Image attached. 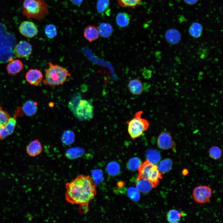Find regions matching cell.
<instances>
[{"mask_svg":"<svg viewBox=\"0 0 223 223\" xmlns=\"http://www.w3.org/2000/svg\"><path fill=\"white\" fill-rule=\"evenodd\" d=\"M84 0H71L72 3L77 6H80Z\"/></svg>","mask_w":223,"mask_h":223,"instance_id":"obj_38","label":"cell"},{"mask_svg":"<svg viewBox=\"0 0 223 223\" xmlns=\"http://www.w3.org/2000/svg\"><path fill=\"white\" fill-rule=\"evenodd\" d=\"M199 0H184V1L187 4L192 5L196 3Z\"/></svg>","mask_w":223,"mask_h":223,"instance_id":"obj_37","label":"cell"},{"mask_svg":"<svg viewBox=\"0 0 223 223\" xmlns=\"http://www.w3.org/2000/svg\"><path fill=\"white\" fill-rule=\"evenodd\" d=\"M212 194V190L206 186H199L193 190V196L194 200L198 203H204L208 202Z\"/></svg>","mask_w":223,"mask_h":223,"instance_id":"obj_7","label":"cell"},{"mask_svg":"<svg viewBox=\"0 0 223 223\" xmlns=\"http://www.w3.org/2000/svg\"><path fill=\"white\" fill-rule=\"evenodd\" d=\"M127 193L129 198L134 201H138L140 197V194L138 190L135 187H130L129 188Z\"/></svg>","mask_w":223,"mask_h":223,"instance_id":"obj_33","label":"cell"},{"mask_svg":"<svg viewBox=\"0 0 223 223\" xmlns=\"http://www.w3.org/2000/svg\"><path fill=\"white\" fill-rule=\"evenodd\" d=\"M136 187L138 190L143 193H146L150 191L152 187L151 183L148 180L141 179L138 180Z\"/></svg>","mask_w":223,"mask_h":223,"instance_id":"obj_21","label":"cell"},{"mask_svg":"<svg viewBox=\"0 0 223 223\" xmlns=\"http://www.w3.org/2000/svg\"><path fill=\"white\" fill-rule=\"evenodd\" d=\"M80 120H87L92 119L94 115L93 106L90 100L81 99L73 112Z\"/></svg>","mask_w":223,"mask_h":223,"instance_id":"obj_6","label":"cell"},{"mask_svg":"<svg viewBox=\"0 0 223 223\" xmlns=\"http://www.w3.org/2000/svg\"><path fill=\"white\" fill-rule=\"evenodd\" d=\"M19 30L20 33L23 36L32 38L37 34L38 30L35 24L30 21H24L20 24Z\"/></svg>","mask_w":223,"mask_h":223,"instance_id":"obj_8","label":"cell"},{"mask_svg":"<svg viewBox=\"0 0 223 223\" xmlns=\"http://www.w3.org/2000/svg\"><path fill=\"white\" fill-rule=\"evenodd\" d=\"M1 127V125H0V128Z\"/></svg>","mask_w":223,"mask_h":223,"instance_id":"obj_39","label":"cell"},{"mask_svg":"<svg viewBox=\"0 0 223 223\" xmlns=\"http://www.w3.org/2000/svg\"><path fill=\"white\" fill-rule=\"evenodd\" d=\"M49 67L45 70L44 84L46 85L56 86L62 85L67 81L71 74L65 68L51 62L48 63Z\"/></svg>","mask_w":223,"mask_h":223,"instance_id":"obj_3","label":"cell"},{"mask_svg":"<svg viewBox=\"0 0 223 223\" xmlns=\"http://www.w3.org/2000/svg\"><path fill=\"white\" fill-rule=\"evenodd\" d=\"M45 33L49 38H53L57 35V30L56 26L52 24L47 25L45 28Z\"/></svg>","mask_w":223,"mask_h":223,"instance_id":"obj_31","label":"cell"},{"mask_svg":"<svg viewBox=\"0 0 223 223\" xmlns=\"http://www.w3.org/2000/svg\"><path fill=\"white\" fill-rule=\"evenodd\" d=\"M32 47L28 42L22 41L15 47L14 52L15 56L20 58H25L29 56L32 53Z\"/></svg>","mask_w":223,"mask_h":223,"instance_id":"obj_9","label":"cell"},{"mask_svg":"<svg viewBox=\"0 0 223 223\" xmlns=\"http://www.w3.org/2000/svg\"><path fill=\"white\" fill-rule=\"evenodd\" d=\"M142 164L140 160L137 157H133L129 161L127 166L130 170L134 171L139 168Z\"/></svg>","mask_w":223,"mask_h":223,"instance_id":"obj_30","label":"cell"},{"mask_svg":"<svg viewBox=\"0 0 223 223\" xmlns=\"http://www.w3.org/2000/svg\"><path fill=\"white\" fill-rule=\"evenodd\" d=\"M43 75L42 72L36 69H29L26 73L25 78L30 85H38L41 82Z\"/></svg>","mask_w":223,"mask_h":223,"instance_id":"obj_11","label":"cell"},{"mask_svg":"<svg viewBox=\"0 0 223 223\" xmlns=\"http://www.w3.org/2000/svg\"><path fill=\"white\" fill-rule=\"evenodd\" d=\"M81 99V96L79 95H77L74 96L69 102L68 107L73 112H74Z\"/></svg>","mask_w":223,"mask_h":223,"instance_id":"obj_36","label":"cell"},{"mask_svg":"<svg viewBox=\"0 0 223 223\" xmlns=\"http://www.w3.org/2000/svg\"><path fill=\"white\" fill-rule=\"evenodd\" d=\"M203 27L202 25L197 22L193 23L190 26L189 32L193 37L198 38L200 37L202 34Z\"/></svg>","mask_w":223,"mask_h":223,"instance_id":"obj_20","label":"cell"},{"mask_svg":"<svg viewBox=\"0 0 223 223\" xmlns=\"http://www.w3.org/2000/svg\"><path fill=\"white\" fill-rule=\"evenodd\" d=\"M99 35L103 37L107 38L110 36L113 32L112 26L107 23L101 24L98 28Z\"/></svg>","mask_w":223,"mask_h":223,"instance_id":"obj_19","label":"cell"},{"mask_svg":"<svg viewBox=\"0 0 223 223\" xmlns=\"http://www.w3.org/2000/svg\"><path fill=\"white\" fill-rule=\"evenodd\" d=\"M96 188L90 176L78 175L66 184L65 199L70 203L88 207L96 195Z\"/></svg>","mask_w":223,"mask_h":223,"instance_id":"obj_1","label":"cell"},{"mask_svg":"<svg viewBox=\"0 0 223 223\" xmlns=\"http://www.w3.org/2000/svg\"><path fill=\"white\" fill-rule=\"evenodd\" d=\"M146 157L148 161L155 164L158 163L160 160L161 155L160 152L156 150L149 149L147 151Z\"/></svg>","mask_w":223,"mask_h":223,"instance_id":"obj_23","label":"cell"},{"mask_svg":"<svg viewBox=\"0 0 223 223\" xmlns=\"http://www.w3.org/2000/svg\"><path fill=\"white\" fill-rule=\"evenodd\" d=\"M17 124L15 117H10L7 123L0 128V139H3L14 131Z\"/></svg>","mask_w":223,"mask_h":223,"instance_id":"obj_12","label":"cell"},{"mask_svg":"<svg viewBox=\"0 0 223 223\" xmlns=\"http://www.w3.org/2000/svg\"><path fill=\"white\" fill-rule=\"evenodd\" d=\"M142 111L137 112L130 120L126 121L129 134L133 140L141 136L149 126V121L142 117Z\"/></svg>","mask_w":223,"mask_h":223,"instance_id":"obj_4","label":"cell"},{"mask_svg":"<svg viewBox=\"0 0 223 223\" xmlns=\"http://www.w3.org/2000/svg\"><path fill=\"white\" fill-rule=\"evenodd\" d=\"M162 178L161 174L157 166L147 160L141 164L138 168L137 180H146L151 183L153 187H156L158 186L160 180Z\"/></svg>","mask_w":223,"mask_h":223,"instance_id":"obj_5","label":"cell"},{"mask_svg":"<svg viewBox=\"0 0 223 223\" xmlns=\"http://www.w3.org/2000/svg\"><path fill=\"white\" fill-rule=\"evenodd\" d=\"M42 147L41 143L37 139L31 141L27 146V153L30 156L33 157L38 155L42 152Z\"/></svg>","mask_w":223,"mask_h":223,"instance_id":"obj_15","label":"cell"},{"mask_svg":"<svg viewBox=\"0 0 223 223\" xmlns=\"http://www.w3.org/2000/svg\"><path fill=\"white\" fill-rule=\"evenodd\" d=\"M181 214L178 210L172 209L169 211L167 214V219L168 221L171 223L178 222L180 220Z\"/></svg>","mask_w":223,"mask_h":223,"instance_id":"obj_26","label":"cell"},{"mask_svg":"<svg viewBox=\"0 0 223 223\" xmlns=\"http://www.w3.org/2000/svg\"><path fill=\"white\" fill-rule=\"evenodd\" d=\"M24 65L19 59H11L7 64V70L8 73L15 75L19 73L23 69Z\"/></svg>","mask_w":223,"mask_h":223,"instance_id":"obj_16","label":"cell"},{"mask_svg":"<svg viewBox=\"0 0 223 223\" xmlns=\"http://www.w3.org/2000/svg\"><path fill=\"white\" fill-rule=\"evenodd\" d=\"M165 36L167 42L173 45L178 44L181 39V35L180 32L174 28L167 30L165 33Z\"/></svg>","mask_w":223,"mask_h":223,"instance_id":"obj_14","label":"cell"},{"mask_svg":"<svg viewBox=\"0 0 223 223\" xmlns=\"http://www.w3.org/2000/svg\"><path fill=\"white\" fill-rule=\"evenodd\" d=\"M209 154L211 158L214 160H218L221 156L222 151L219 147L213 146L209 150Z\"/></svg>","mask_w":223,"mask_h":223,"instance_id":"obj_32","label":"cell"},{"mask_svg":"<svg viewBox=\"0 0 223 223\" xmlns=\"http://www.w3.org/2000/svg\"><path fill=\"white\" fill-rule=\"evenodd\" d=\"M84 152L83 148L76 147L68 149L66 152V156L71 159L77 158L83 155Z\"/></svg>","mask_w":223,"mask_h":223,"instance_id":"obj_25","label":"cell"},{"mask_svg":"<svg viewBox=\"0 0 223 223\" xmlns=\"http://www.w3.org/2000/svg\"><path fill=\"white\" fill-rule=\"evenodd\" d=\"M127 87L131 93L134 95H140L144 90L143 84L140 79L137 78L130 80Z\"/></svg>","mask_w":223,"mask_h":223,"instance_id":"obj_13","label":"cell"},{"mask_svg":"<svg viewBox=\"0 0 223 223\" xmlns=\"http://www.w3.org/2000/svg\"><path fill=\"white\" fill-rule=\"evenodd\" d=\"M109 0H98L97 3V9L99 13H102L107 9L109 5Z\"/></svg>","mask_w":223,"mask_h":223,"instance_id":"obj_35","label":"cell"},{"mask_svg":"<svg viewBox=\"0 0 223 223\" xmlns=\"http://www.w3.org/2000/svg\"><path fill=\"white\" fill-rule=\"evenodd\" d=\"M116 22L118 25L121 27L127 26L129 24L130 18L129 15L125 12H120L117 15Z\"/></svg>","mask_w":223,"mask_h":223,"instance_id":"obj_22","label":"cell"},{"mask_svg":"<svg viewBox=\"0 0 223 223\" xmlns=\"http://www.w3.org/2000/svg\"><path fill=\"white\" fill-rule=\"evenodd\" d=\"M157 144L159 148L164 150L169 149L175 146L171 135L167 132H163L159 135Z\"/></svg>","mask_w":223,"mask_h":223,"instance_id":"obj_10","label":"cell"},{"mask_svg":"<svg viewBox=\"0 0 223 223\" xmlns=\"http://www.w3.org/2000/svg\"><path fill=\"white\" fill-rule=\"evenodd\" d=\"M83 35L86 40L91 42L98 38L99 33L98 29L96 27L93 25H89L85 28Z\"/></svg>","mask_w":223,"mask_h":223,"instance_id":"obj_17","label":"cell"},{"mask_svg":"<svg viewBox=\"0 0 223 223\" xmlns=\"http://www.w3.org/2000/svg\"><path fill=\"white\" fill-rule=\"evenodd\" d=\"M22 13L28 19L40 20L49 13L48 5L44 0H24Z\"/></svg>","mask_w":223,"mask_h":223,"instance_id":"obj_2","label":"cell"},{"mask_svg":"<svg viewBox=\"0 0 223 223\" xmlns=\"http://www.w3.org/2000/svg\"><path fill=\"white\" fill-rule=\"evenodd\" d=\"M10 117L8 112L4 110L0 106V125L1 127L7 123Z\"/></svg>","mask_w":223,"mask_h":223,"instance_id":"obj_34","label":"cell"},{"mask_svg":"<svg viewBox=\"0 0 223 223\" xmlns=\"http://www.w3.org/2000/svg\"><path fill=\"white\" fill-rule=\"evenodd\" d=\"M107 170L110 175L115 176L118 174L120 171V167L119 164L115 162H111L107 165Z\"/></svg>","mask_w":223,"mask_h":223,"instance_id":"obj_29","label":"cell"},{"mask_svg":"<svg viewBox=\"0 0 223 223\" xmlns=\"http://www.w3.org/2000/svg\"><path fill=\"white\" fill-rule=\"evenodd\" d=\"M173 165V162L169 159L162 160L157 166L160 173H165L170 171Z\"/></svg>","mask_w":223,"mask_h":223,"instance_id":"obj_28","label":"cell"},{"mask_svg":"<svg viewBox=\"0 0 223 223\" xmlns=\"http://www.w3.org/2000/svg\"><path fill=\"white\" fill-rule=\"evenodd\" d=\"M37 102L32 100H28L25 102L22 107V110L27 116H32L37 112Z\"/></svg>","mask_w":223,"mask_h":223,"instance_id":"obj_18","label":"cell"},{"mask_svg":"<svg viewBox=\"0 0 223 223\" xmlns=\"http://www.w3.org/2000/svg\"><path fill=\"white\" fill-rule=\"evenodd\" d=\"M75 135L73 132L70 130L65 131L62 135L61 141L66 145H69L74 142Z\"/></svg>","mask_w":223,"mask_h":223,"instance_id":"obj_24","label":"cell"},{"mask_svg":"<svg viewBox=\"0 0 223 223\" xmlns=\"http://www.w3.org/2000/svg\"><path fill=\"white\" fill-rule=\"evenodd\" d=\"M118 4L123 7L134 8L141 2L142 0H117Z\"/></svg>","mask_w":223,"mask_h":223,"instance_id":"obj_27","label":"cell"}]
</instances>
